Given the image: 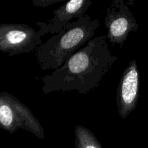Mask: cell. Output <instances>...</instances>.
I'll use <instances>...</instances> for the list:
<instances>
[{"label": "cell", "instance_id": "cell-4", "mask_svg": "<svg viewBox=\"0 0 148 148\" xmlns=\"http://www.w3.org/2000/svg\"><path fill=\"white\" fill-rule=\"evenodd\" d=\"M44 32L23 23L0 24V51L10 56L27 53L43 44Z\"/></svg>", "mask_w": 148, "mask_h": 148}, {"label": "cell", "instance_id": "cell-7", "mask_svg": "<svg viewBox=\"0 0 148 148\" xmlns=\"http://www.w3.org/2000/svg\"><path fill=\"white\" fill-rule=\"evenodd\" d=\"M92 3L91 0H71L53 10V17L48 23L37 22L36 25L39 26V28L41 29L45 34H58L70 23L71 20L85 16L84 14Z\"/></svg>", "mask_w": 148, "mask_h": 148}, {"label": "cell", "instance_id": "cell-1", "mask_svg": "<svg viewBox=\"0 0 148 148\" xmlns=\"http://www.w3.org/2000/svg\"><path fill=\"white\" fill-rule=\"evenodd\" d=\"M106 39V36L92 39L60 68L43 77V93L77 90L88 94L98 88L118 59L111 53Z\"/></svg>", "mask_w": 148, "mask_h": 148}, {"label": "cell", "instance_id": "cell-5", "mask_svg": "<svg viewBox=\"0 0 148 148\" xmlns=\"http://www.w3.org/2000/svg\"><path fill=\"white\" fill-rule=\"evenodd\" d=\"M104 25L107 28L106 38L114 46L121 49L131 32L138 30V23L128 5L123 0H114L106 10Z\"/></svg>", "mask_w": 148, "mask_h": 148}, {"label": "cell", "instance_id": "cell-8", "mask_svg": "<svg viewBox=\"0 0 148 148\" xmlns=\"http://www.w3.org/2000/svg\"><path fill=\"white\" fill-rule=\"evenodd\" d=\"M75 135L76 148H103L95 134L83 126L75 127Z\"/></svg>", "mask_w": 148, "mask_h": 148}, {"label": "cell", "instance_id": "cell-6", "mask_svg": "<svg viewBox=\"0 0 148 148\" xmlns=\"http://www.w3.org/2000/svg\"><path fill=\"white\" fill-rule=\"evenodd\" d=\"M140 73L136 60H132L124 69L116 91L118 113L121 119L134 111L140 96Z\"/></svg>", "mask_w": 148, "mask_h": 148}, {"label": "cell", "instance_id": "cell-2", "mask_svg": "<svg viewBox=\"0 0 148 148\" xmlns=\"http://www.w3.org/2000/svg\"><path fill=\"white\" fill-rule=\"evenodd\" d=\"M100 26L98 19L85 15L69 23L58 34L35 50L36 62L42 70L60 68L74 53L87 44Z\"/></svg>", "mask_w": 148, "mask_h": 148}, {"label": "cell", "instance_id": "cell-9", "mask_svg": "<svg viewBox=\"0 0 148 148\" xmlns=\"http://www.w3.org/2000/svg\"><path fill=\"white\" fill-rule=\"evenodd\" d=\"M62 1L64 0H33V4L36 7H46Z\"/></svg>", "mask_w": 148, "mask_h": 148}, {"label": "cell", "instance_id": "cell-3", "mask_svg": "<svg viewBox=\"0 0 148 148\" xmlns=\"http://www.w3.org/2000/svg\"><path fill=\"white\" fill-rule=\"evenodd\" d=\"M0 128L10 134L22 129L45 138L43 127L30 108L7 92H0Z\"/></svg>", "mask_w": 148, "mask_h": 148}]
</instances>
